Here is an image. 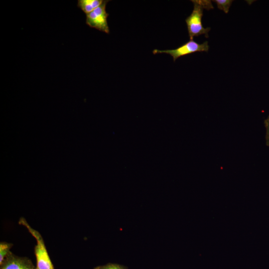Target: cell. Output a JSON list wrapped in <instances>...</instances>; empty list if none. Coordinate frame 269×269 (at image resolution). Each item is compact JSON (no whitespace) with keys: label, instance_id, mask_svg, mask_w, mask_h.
Here are the masks:
<instances>
[{"label":"cell","instance_id":"cell-6","mask_svg":"<svg viewBox=\"0 0 269 269\" xmlns=\"http://www.w3.org/2000/svg\"><path fill=\"white\" fill-rule=\"evenodd\" d=\"M103 1V0H78L77 6L87 14L99 6Z\"/></svg>","mask_w":269,"mask_h":269},{"label":"cell","instance_id":"cell-2","mask_svg":"<svg viewBox=\"0 0 269 269\" xmlns=\"http://www.w3.org/2000/svg\"><path fill=\"white\" fill-rule=\"evenodd\" d=\"M18 223L26 228L36 240L37 244L34 248L36 260V269H54L40 233L29 226L23 218H20Z\"/></svg>","mask_w":269,"mask_h":269},{"label":"cell","instance_id":"cell-1","mask_svg":"<svg viewBox=\"0 0 269 269\" xmlns=\"http://www.w3.org/2000/svg\"><path fill=\"white\" fill-rule=\"evenodd\" d=\"M194 4V8L191 14L188 16L185 21L187 26L188 35L190 40L194 37L205 34L208 37V33L210 27L204 28L202 23V18L204 8H212L213 5L210 0H191Z\"/></svg>","mask_w":269,"mask_h":269},{"label":"cell","instance_id":"cell-7","mask_svg":"<svg viewBox=\"0 0 269 269\" xmlns=\"http://www.w3.org/2000/svg\"><path fill=\"white\" fill-rule=\"evenodd\" d=\"M12 245L6 242L0 243V265L2 264L5 257L10 252V249Z\"/></svg>","mask_w":269,"mask_h":269},{"label":"cell","instance_id":"cell-5","mask_svg":"<svg viewBox=\"0 0 269 269\" xmlns=\"http://www.w3.org/2000/svg\"><path fill=\"white\" fill-rule=\"evenodd\" d=\"M0 269H36V267L29 259L18 257L10 252L0 265Z\"/></svg>","mask_w":269,"mask_h":269},{"label":"cell","instance_id":"cell-3","mask_svg":"<svg viewBox=\"0 0 269 269\" xmlns=\"http://www.w3.org/2000/svg\"><path fill=\"white\" fill-rule=\"evenodd\" d=\"M209 46L207 41L199 44L197 42L190 40L189 41L174 49L158 50L154 49L152 51L154 54L158 53H166L171 55L174 61L180 57L188 55L196 52H207Z\"/></svg>","mask_w":269,"mask_h":269},{"label":"cell","instance_id":"cell-8","mask_svg":"<svg viewBox=\"0 0 269 269\" xmlns=\"http://www.w3.org/2000/svg\"><path fill=\"white\" fill-rule=\"evenodd\" d=\"M217 4V7L220 10L227 13L233 0H213Z\"/></svg>","mask_w":269,"mask_h":269},{"label":"cell","instance_id":"cell-10","mask_svg":"<svg viewBox=\"0 0 269 269\" xmlns=\"http://www.w3.org/2000/svg\"><path fill=\"white\" fill-rule=\"evenodd\" d=\"M265 126L266 128V140H267V144L268 146H269V117L266 120L265 122Z\"/></svg>","mask_w":269,"mask_h":269},{"label":"cell","instance_id":"cell-9","mask_svg":"<svg viewBox=\"0 0 269 269\" xmlns=\"http://www.w3.org/2000/svg\"><path fill=\"white\" fill-rule=\"evenodd\" d=\"M94 269H128L125 266L114 263H108L103 266H99L95 267Z\"/></svg>","mask_w":269,"mask_h":269},{"label":"cell","instance_id":"cell-4","mask_svg":"<svg viewBox=\"0 0 269 269\" xmlns=\"http://www.w3.org/2000/svg\"><path fill=\"white\" fill-rule=\"evenodd\" d=\"M109 1L103 0L102 4L90 13L86 14V23L90 27L109 33L110 30L107 21L109 13L106 12L107 3Z\"/></svg>","mask_w":269,"mask_h":269}]
</instances>
